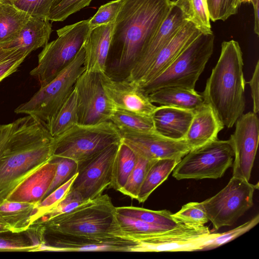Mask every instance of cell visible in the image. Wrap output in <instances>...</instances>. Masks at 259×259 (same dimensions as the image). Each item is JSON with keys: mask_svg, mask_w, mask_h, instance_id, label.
Wrapping results in <instances>:
<instances>
[{"mask_svg": "<svg viewBox=\"0 0 259 259\" xmlns=\"http://www.w3.org/2000/svg\"><path fill=\"white\" fill-rule=\"evenodd\" d=\"M137 241L120 238L110 241H83L65 238H53L45 240L38 251L133 252Z\"/></svg>", "mask_w": 259, "mask_h": 259, "instance_id": "19", "label": "cell"}, {"mask_svg": "<svg viewBox=\"0 0 259 259\" xmlns=\"http://www.w3.org/2000/svg\"><path fill=\"white\" fill-rule=\"evenodd\" d=\"M122 3V0H114L100 7L96 13L89 19L90 29L100 25L114 23Z\"/></svg>", "mask_w": 259, "mask_h": 259, "instance_id": "43", "label": "cell"}, {"mask_svg": "<svg viewBox=\"0 0 259 259\" xmlns=\"http://www.w3.org/2000/svg\"><path fill=\"white\" fill-rule=\"evenodd\" d=\"M172 216L180 223L197 226H203L209 221L202 204L197 202L185 204Z\"/></svg>", "mask_w": 259, "mask_h": 259, "instance_id": "39", "label": "cell"}, {"mask_svg": "<svg viewBox=\"0 0 259 259\" xmlns=\"http://www.w3.org/2000/svg\"><path fill=\"white\" fill-rule=\"evenodd\" d=\"M54 0H17L12 3L32 17L47 18Z\"/></svg>", "mask_w": 259, "mask_h": 259, "instance_id": "45", "label": "cell"}, {"mask_svg": "<svg viewBox=\"0 0 259 259\" xmlns=\"http://www.w3.org/2000/svg\"><path fill=\"white\" fill-rule=\"evenodd\" d=\"M257 114L253 112L243 114L235 122L230 141L234 160L233 177L249 181L259 141V124Z\"/></svg>", "mask_w": 259, "mask_h": 259, "instance_id": "14", "label": "cell"}, {"mask_svg": "<svg viewBox=\"0 0 259 259\" xmlns=\"http://www.w3.org/2000/svg\"><path fill=\"white\" fill-rule=\"evenodd\" d=\"M214 42L213 32L201 33L162 72L140 88L147 95L168 86L194 90L213 53Z\"/></svg>", "mask_w": 259, "mask_h": 259, "instance_id": "5", "label": "cell"}, {"mask_svg": "<svg viewBox=\"0 0 259 259\" xmlns=\"http://www.w3.org/2000/svg\"><path fill=\"white\" fill-rule=\"evenodd\" d=\"M11 231L9 226L0 218V233Z\"/></svg>", "mask_w": 259, "mask_h": 259, "instance_id": "50", "label": "cell"}, {"mask_svg": "<svg viewBox=\"0 0 259 259\" xmlns=\"http://www.w3.org/2000/svg\"><path fill=\"white\" fill-rule=\"evenodd\" d=\"M77 174V172L75 174L65 183L47 195L36 206L30 219V225L64 198L69 191Z\"/></svg>", "mask_w": 259, "mask_h": 259, "instance_id": "38", "label": "cell"}, {"mask_svg": "<svg viewBox=\"0 0 259 259\" xmlns=\"http://www.w3.org/2000/svg\"><path fill=\"white\" fill-rule=\"evenodd\" d=\"M52 157L57 163V169L45 197L68 181L77 171L78 163L74 160L65 157Z\"/></svg>", "mask_w": 259, "mask_h": 259, "instance_id": "42", "label": "cell"}, {"mask_svg": "<svg viewBox=\"0 0 259 259\" xmlns=\"http://www.w3.org/2000/svg\"><path fill=\"white\" fill-rule=\"evenodd\" d=\"M188 22L187 16L179 2H172L166 18L143 51L125 80L138 86L160 51Z\"/></svg>", "mask_w": 259, "mask_h": 259, "instance_id": "15", "label": "cell"}, {"mask_svg": "<svg viewBox=\"0 0 259 259\" xmlns=\"http://www.w3.org/2000/svg\"><path fill=\"white\" fill-rule=\"evenodd\" d=\"M194 112L184 139L190 150L218 139V134L225 127L211 107L206 103Z\"/></svg>", "mask_w": 259, "mask_h": 259, "instance_id": "22", "label": "cell"}, {"mask_svg": "<svg viewBox=\"0 0 259 259\" xmlns=\"http://www.w3.org/2000/svg\"><path fill=\"white\" fill-rule=\"evenodd\" d=\"M99 73L106 95L115 109L152 116L157 106L140 87L126 80L114 79L105 73Z\"/></svg>", "mask_w": 259, "mask_h": 259, "instance_id": "17", "label": "cell"}, {"mask_svg": "<svg viewBox=\"0 0 259 259\" xmlns=\"http://www.w3.org/2000/svg\"><path fill=\"white\" fill-rule=\"evenodd\" d=\"M90 30L89 19L57 30L58 38L44 47L38 56L37 65L30 72L38 80L40 88L50 82L70 63Z\"/></svg>", "mask_w": 259, "mask_h": 259, "instance_id": "8", "label": "cell"}, {"mask_svg": "<svg viewBox=\"0 0 259 259\" xmlns=\"http://www.w3.org/2000/svg\"><path fill=\"white\" fill-rule=\"evenodd\" d=\"M233 159L229 139H217L188 152L174 168L172 177L178 180L220 178L232 166Z\"/></svg>", "mask_w": 259, "mask_h": 259, "instance_id": "9", "label": "cell"}, {"mask_svg": "<svg viewBox=\"0 0 259 259\" xmlns=\"http://www.w3.org/2000/svg\"><path fill=\"white\" fill-rule=\"evenodd\" d=\"M148 96L153 103L193 111L205 104L202 94L195 89L180 87H162L148 94Z\"/></svg>", "mask_w": 259, "mask_h": 259, "instance_id": "25", "label": "cell"}, {"mask_svg": "<svg viewBox=\"0 0 259 259\" xmlns=\"http://www.w3.org/2000/svg\"><path fill=\"white\" fill-rule=\"evenodd\" d=\"M259 222V215L257 214L246 223L230 231L217 233L215 237L208 240L202 251L211 250L228 243L249 231Z\"/></svg>", "mask_w": 259, "mask_h": 259, "instance_id": "41", "label": "cell"}, {"mask_svg": "<svg viewBox=\"0 0 259 259\" xmlns=\"http://www.w3.org/2000/svg\"><path fill=\"white\" fill-rule=\"evenodd\" d=\"M122 135L110 120L94 124H77L54 138L53 157L72 159L78 164L122 141Z\"/></svg>", "mask_w": 259, "mask_h": 259, "instance_id": "6", "label": "cell"}, {"mask_svg": "<svg viewBox=\"0 0 259 259\" xmlns=\"http://www.w3.org/2000/svg\"><path fill=\"white\" fill-rule=\"evenodd\" d=\"M171 1L172 2H175L177 1L178 0H171Z\"/></svg>", "mask_w": 259, "mask_h": 259, "instance_id": "52", "label": "cell"}, {"mask_svg": "<svg viewBox=\"0 0 259 259\" xmlns=\"http://www.w3.org/2000/svg\"><path fill=\"white\" fill-rule=\"evenodd\" d=\"M29 54L20 48L0 47V81L16 71Z\"/></svg>", "mask_w": 259, "mask_h": 259, "instance_id": "37", "label": "cell"}, {"mask_svg": "<svg viewBox=\"0 0 259 259\" xmlns=\"http://www.w3.org/2000/svg\"><path fill=\"white\" fill-rule=\"evenodd\" d=\"M114 23L90 29L83 43L85 71L105 73Z\"/></svg>", "mask_w": 259, "mask_h": 259, "instance_id": "21", "label": "cell"}, {"mask_svg": "<svg viewBox=\"0 0 259 259\" xmlns=\"http://www.w3.org/2000/svg\"><path fill=\"white\" fill-rule=\"evenodd\" d=\"M122 141L135 153L148 159L180 160L190 151L185 140H176L156 133H123Z\"/></svg>", "mask_w": 259, "mask_h": 259, "instance_id": "16", "label": "cell"}, {"mask_svg": "<svg viewBox=\"0 0 259 259\" xmlns=\"http://www.w3.org/2000/svg\"><path fill=\"white\" fill-rule=\"evenodd\" d=\"M180 161L175 159L156 160L148 170L137 200L144 202L150 194L167 179Z\"/></svg>", "mask_w": 259, "mask_h": 259, "instance_id": "30", "label": "cell"}, {"mask_svg": "<svg viewBox=\"0 0 259 259\" xmlns=\"http://www.w3.org/2000/svg\"><path fill=\"white\" fill-rule=\"evenodd\" d=\"M216 235L204 225L197 226L180 223L174 228L150 234L137 241L133 252L202 250L208 240Z\"/></svg>", "mask_w": 259, "mask_h": 259, "instance_id": "11", "label": "cell"}, {"mask_svg": "<svg viewBox=\"0 0 259 259\" xmlns=\"http://www.w3.org/2000/svg\"><path fill=\"white\" fill-rule=\"evenodd\" d=\"M57 163L54 158L23 179L6 200L37 205L45 197L52 184Z\"/></svg>", "mask_w": 259, "mask_h": 259, "instance_id": "18", "label": "cell"}, {"mask_svg": "<svg viewBox=\"0 0 259 259\" xmlns=\"http://www.w3.org/2000/svg\"><path fill=\"white\" fill-rule=\"evenodd\" d=\"M77 124V99L76 91L74 87L47 128L52 136L55 138Z\"/></svg>", "mask_w": 259, "mask_h": 259, "instance_id": "32", "label": "cell"}, {"mask_svg": "<svg viewBox=\"0 0 259 259\" xmlns=\"http://www.w3.org/2000/svg\"><path fill=\"white\" fill-rule=\"evenodd\" d=\"M93 0H54L48 19L52 22L64 21L71 15L88 6Z\"/></svg>", "mask_w": 259, "mask_h": 259, "instance_id": "40", "label": "cell"}, {"mask_svg": "<svg viewBox=\"0 0 259 259\" xmlns=\"http://www.w3.org/2000/svg\"><path fill=\"white\" fill-rule=\"evenodd\" d=\"M36 205L6 200L0 204V218L9 226L11 232L25 231L30 226V219Z\"/></svg>", "mask_w": 259, "mask_h": 259, "instance_id": "27", "label": "cell"}, {"mask_svg": "<svg viewBox=\"0 0 259 259\" xmlns=\"http://www.w3.org/2000/svg\"><path fill=\"white\" fill-rule=\"evenodd\" d=\"M31 17L9 0L2 2L0 4V45L15 37Z\"/></svg>", "mask_w": 259, "mask_h": 259, "instance_id": "26", "label": "cell"}, {"mask_svg": "<svg viewBox=\"0 0 259 259\" xmlns=\"http://www.w3.org/2000/svg\"><path fill=\"white\" fill-rule=\"evenodd\" d=\"M222 0H206L210 20H220Z\"/></svg>", "mask_w": 259, "mask_h": 259, "instance_id": "48", "label": "cell"}, {"mask_svg": "<svg viewBox=\"0 0 259 259\" xmlns=\"http://www.w3.org/2000/svg\"><path fill=\"white\" fill-rule=\"evenodd\" d=\"M116 218L121 232V237L127 239L140 241L150 234L167 230L162 227L117 213Z\"/></svg>", "mask_w": 259, "mask_h": 259, "instance_id": "34", "label": "cell"}, {"mask_svg": "<svg viewBox=\"0 0 259 259\" xmlns=\"http://www.w3.org/2000/svg\"><path fill=\"white\" fill-rule=\"evenodd\" d=\"M259 61H257L252 77L247 83L251 90V95L253 102V112L257 114L259 111Z\"/></svg>", "mask_w": 259, "mask_h": 259, "instance_id": "46", "label": "cell"}, {"mask_svg": "<svg viewBox=\"0 0 259 259\" xmlns=\"http://www.w3.org/2000/svg\"><path fill=\"white\" fill-rule=\"evenodd\" d=\"M120 143L78 163L77 174L69 191L78 193L85 201L102 194L110 185L113 163Z\"/></svg>", "mask_w": 259, "mask_h": 259, "instance_id": "12", "label": "cell"}, {"mask_svg": "<svg viewBox=\"0 0 259 259\" xmlns=\"http://www.w3.org/2000/svg\"><path fill=\"white\" fill-rule=\"evenodd\" d=\"M10 2H14V1H17V0H9Z\"/></svg>", "mask_w": 259, "mask_h": 259, "instance_id": "53", "label": "cell"}, {"mask_svg": "<svg viewBox=\"0 0 259 259\" xmlns=\"http://www.w3.org/2000/svg\"><path fill=\"white\" fill-rule=\"evenodd\" d=\"M41 245L33 225L22 232L0 233V251H38Z\"/></svg>", "mask_w": 259, "mask_h": 259, "instance_id": "29", "label": "cell"}, {"mask_svg": "<svg viewBox=\"0 0 259 259\" xmlns=\"http://www.w3.org/2000/svg\"><path fill=\"white\" fill-rule=\"evenodd\" d=\"M258 0H239L240 4L242 3H251V4L256 2Z\"/></svg>", "mask_w": 259, "mask_h": 259, "instance_id": "51", "label": "cell"}, {"mask_svg": "<svg viewBox=\"0 0 259 259\" xmlns=\"http://www.w3.org/2000/svg\"><path fill=\"white\" fill-rule=\"evenodd\" d=\"M116 214L110 197L101 194L69 212L34 223L38 226L42 244L53 238L110 241L121 238Z\"/></svg>", "mask_w": 259, "mask_h": 259, "instance_id": "3", "label": "cell"}, {"mask_svg": "<svg viewBox=\"0 0 259 259\" xmlns=\"http://www.w3.org/2000/svg\"><path fill=\"white\" fill-rule=\"evenodd\" d=\"M47 18L31 17L12 40L0 45L4 48H20L29 54L44 47L50 39L52 24Z\"/></svg>", "mask_w": 259, "mask_h": 259, "instance_id": "24", "label": "cell"}, {"mask_svg": "<svg viewBox=\"0 0 259 259\" xmlns=\"http://www.w3.org/2000/svg\"><path fill=\"white\" fill-rule=\"evenodd\" d=\"M254 11V32L259 35V0L252 4Z\"/></svg>", "mask_w": 259, "mask_h": 259, "instance_id": "49", "label": "cell"}, {"mask_svg": "<svg viewBox=\"0 0 259 259\" xmlns=\"http://www.w3.org/2000/svg\"><path fill=\"white\" fill-rule=\"evenodd\" d=\"M54 138L27 115L0 125V204L26 177L53 157Z\"/></svg>", "mask_w": 259, "mask_h": 259, "instance_id": "2", "label": "cell"}, {"mask_svg": "<svg viewBox=\"0 0 259 259\" xmlns=\"http://www.w3.org/2000/svg\"><path fill=\"white\" fill-rule=\"evenodd\" d=\"M137 160V155L122 141L113 161L111 182L109 188L120 191L126 184Z\"/></svg>", "mask_w": 259, "mask_h": 259, "instance_id": "28", "label": "cell"}, {"mask_svg": "<svg viewBox=\"0 0 259 259\" xmlns=\"http://www.w3.org/2000/svg\"><path fill=\"white\" fill-rule=\"evenodd\" d=\"M256 188L249 181L232 176L220 192L201 202L213 229L233 225L252 207Z\"/></svg>", "mask_w": 259, "mask_h": 259, "instance_id": "10", "label": "cell"}, {"mask_svg": "<svg viewBox=\"0 0 259 259\" xmlns=\"http://www.w3.org/2000/svg\"><path fill=\"white\" fill-rule=\"evenodd\" d=\"M137 156V162L126 184L119 191L123 194L136 200L148 170L157 160L148 159Z\"/></svg>", "mask_w": 259, "mask_h": 259, "instance_id": "36", "label": "cell"}, {"mask_svg": "<svg viewBox=\"0 0 259 259\" xmlns=\"http://www.w3.org/2000/svg\"><path fill=\"white\" fill-rule=\"evenodd\" d=\"M194 113L175 107L157 106L151 116L156 133L169 139L184 140Z\"/></svg>", "mask_w": 259, "mask_h": 259, "instance_id": "23", "label": "cell"}, {"mask_svg": "<svg viewBox=\"0 0 259 259\" xmlns=\"http://www.w3.org/2000/svg\"><path fill=\"white\" fill-rule=\"evenodd\" d=\"M84 60L83 44L70 63L50 82L40 88L28 101L18 106L15 112L30 115L47 127L85 71Z\"/></svg>", "mask_w": 259, "mask_h": 259, "instance_id": "7", "label": "cell"}, {"mask_svg": "<svg viewBox=\"0 0 259 259\" xmlns=\"http://www.w3.org/2000/svg\"><path fill=\"white\" fill-rule=\"evenodd\" d=\"M240 5L239 0H222L220 20L224 21L237 14Z\"/></svg>", "mask_w": 259, "mask_h": 259, "instance_id": "47", "label": "cell"}, {"mask_svg": "<svg viewBox=\"0 0 259 259\" xmlns=\"http://www.w3.org/2000/svg\"><path fill=\"white\" fill-rule=\"evenodd\" d=\"M243 54L239 43L224 41L221 54L201 93L224 126L231 128L245 108Z\"/></svg>", "mask_w": 259, "mask_h": 259, "instance_id": "4", "label": "cell"}, {"mask_svg": "<svg viewBox=\"0 0 259 259\" xmlns=\"http://www.w3.org/2000/svg\"><path fill=\"white\" fill-rule=\"evenodd\" d=\"M117 213L139 219L149 224L169 229L177 226L180 223L172 216L168 210H153L136 206L116 207Z\"/></svg>", "mask_w": 259, "mask_h": 259, "instance_id": "33", "label": "cell"}, {"mask_svg": "<svg viewBox=\"0 0 259 259\" xmlns=\"http://www.w3.org/2000/svg\"><path fill=\"white\" fill-rule=\"evenodd\" d=\"M4 1H5V0H0V4H1L2 2H3Z\"/></svg>", "mask_w": 259, "mask_h": 259, "instance_id": "54", "label": "cell"}, {"mask_svg": "<svg viewBox=\"0 0 259 259\" xmlns=\"http://www.w3.org/2000/svg\"><path fill=\"white\" fill-rule=\"evenodd\" d=\"M110 121L116 126L121 134L156 133L151 116L116 109Z\"/></svg>", "mask_w": 259, "mask_h": 259, "instance_id": "31", "label": "cell"}, {"mask_svg": "<svg viewBox=\"0 0 259 259\" xmlns=\"http://www.w3.org/2000/svg\"><path fill=\"white\" fill-rule=\"evenodd\" d=\"M85 201L78 193L69 191L56 206L45 212L36 221H45L69 212Z\"/></svg>", "mask_w": 259, "mask_h": 259, "instance_id": "44", "label": "cell"}, {"mask_svg": "<svg viewBox=\"0 0 259 259\" xmlns=\"http://www.w3.org/2000/svg\"><path fill=\"white\" fill-rule=\"evenodd\" d=\"M74 87L78 124H94L110 120L116 109L106 95L99 73L84 71L77 78Z\"/></svg>", "mask_w": 259, "mask_h": 259, "instance_id": "13", "label": "cell"}, {"mask_svg": "<svg viewBox=\"0 0 259 259\" xmlns=\"http://www.w3.org/2000/svg\"><path fill=\"white\" fill-rule=\"evenodd\" d=\"M171 0H122L114 23L105 73L125 80L166 18Z\"/></svg>", "mask_w": 259, "mask_h": 259, "instance_id": "1", "label": "cell"}, {"mask_svg": "<svg viewBox=\"0 0 259 259\" xmlns=\"http://www.w3.org/2000/svg\"><path fill=\"white\" fill-rule=\"evenodd\" d=\"M201 33L188 21L160 51L138 86L142 87L158 76Z\"/></svg>", "mask_w": 259, "mask_h": 259, "instance_id": "20", "label": "cell"}, {"mask_svg": "<svg viewBox=\"0 0 259 259\" xmlns=\"http://www.w3.org/2000/svg\"><path fill=\"white\" fill-rule=\"evenodd\" d=\"M178 1L182 6L188 21L194 24L202 33L213 32L206 0Z\"/></svg>", "mask_w": 259, "mask_h": 259, "instance_id": "35", "label": "cell"}]
</instances>
